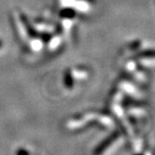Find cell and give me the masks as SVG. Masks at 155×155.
Returning a JSON list of instances; mask_svg holds the SVG:
<instances>
[{
    "mask_svg": "<svg viewBox=\"0 0 155 155\" xmlns=\"http://www.w3.org/2000/svg\"><path fill=\"white\" fill-rule=\"evenodd\" d=\"M2 46H3V44H2V41H1V40H0V49H1V48H2Z\"/></svg>",
    "mask_w": 155,
    "mask_h": 155,
    "instance_id": "6da1fadb",
    "label": "cell"
}]
</instances>
